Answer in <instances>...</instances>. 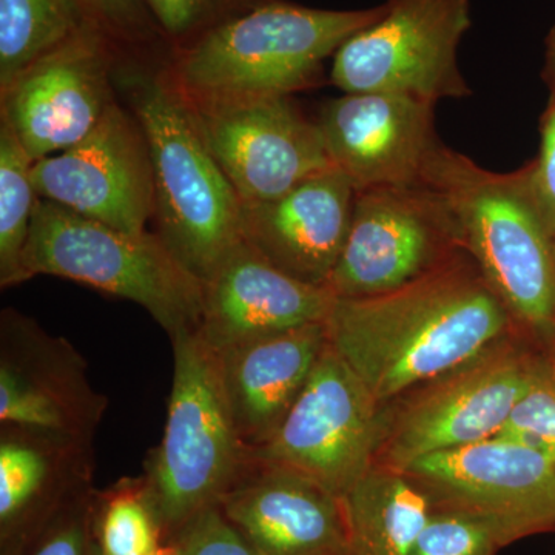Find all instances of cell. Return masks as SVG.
Returning a JSON list of instances; mask_svg holds the SVG:
<instances>
[{
  "instance_id": "cell-1",
  "label": "cell",
  "mask_w": 555,
  "mask_h": 555,
  "mask_svg": "<svg viewBox=\"0 0 555 555\" xmlns=\"http://www.w3.org/2000/svg\"><path fill=\"white\" fill-rule=\"evenodd\" d=\"M511 313L480 270L448 259L377 297L335 298L327 343L383 403L483 356Z\"/></svg>"
},
{
  "instance_id": "cell-2",
  "label": "cell",
  "mask_w": 555,
  "mask_h": 555,
  "mask_svg": "<svg viewBox=\"0 0 555 555\" xmlns=\"http://www.w3.org/2000/svg\"><path fill=\"white\" fill-rule=\"evenodd\" d=\"M158 53L120 50L116 91L147 139L156 235L204 284L243 240L241 203Z\"/></svg>"
},
{
  "instance_id": "cell-3",
  "label": "cell",
  "mask_w": 555,
  "mask_h": 555,
  "mask_svg": "<svg viewBox=\"0 0 555 555\" xmlns=\"http://www.w3.org/2000/svg\"><path fill=\"white\" fill-rule=\"evenodd\" d=\"M420 182L443 208L455 246L469 251L511 317L553 326L554 238L529 192L528 170L495 173L440 142Z\"/></svg>"
},
{
  "instance_id": "cell-4",
  "label": "cell",
  "mask_w": 555,
  "mask_h": 555,
  "mask_svg": "<svg viewBox=\"0 0 555 555\" xmlns=\"http://www.w3.org/2000/svg\"><path fill=\"white\" fill-rule=\"evenodd\" d=\"M383 11L385 3L324 10L273 0L170 53V73L190 101L292 96L315 86L324 62Z\"/></svg>"
},
{
  "instance_id": "cell-5",
  "label": "cell",
  "mask_w": 555,
  "mask_h": 555,
  "mask_svg": "<svg viewBox=\"0 0 555 555\" xmlns=\"http://www.w3.org/2000/svg\"><path fill=\"white\" fill-rule=\"evenodd\" d=\"M25 281L65 278L147 310L170 338L198 331L204 284L153 233H129L39 198L25 247Z\"/></svg>"
},
{
  "instance_id": "cell-6",
  "label": "cell",
  "mask_w": 555,
  "mask_h": 555,
  "mask_svg": "<svg viewBox=\"0 0 555 555\" xmlns=\"http://www.w3.org/2000/svg\"><path fill=\"white\" fill-rule=\"evenodd\" d=\"M173 345V385L163 440L150 459L147 480L160 521L181 531L219 506L250 466L222 386L218 356L198 331Z\"/></svg>"
},
{
  "instance_id": "cell-7",
  "label": "cell",
  "mask_w": 555,
  "mask_h": 555,
  "mask_svg": "<svg viewBox=\"0 0 555 555\" xmlns=\"http://www.w3.org/2000/svg\"><path fill=\"white\" fill-rule=\"evenodd\" d=\"M470 25V0H386L382 16L332 57V83L345 93L434 104L466 100L473 90L459 67V47Z\"/></svg>"
},
{
  "instance_id": "cell-8",
  "label": "cell",
  "mask_w": 555,
  "mask_h": 555,
  "mask_svg": "<svg viewBox=\"0 0 555 555\" xmlns=\"http://www.w3.org/2000/svg\"><path fill=\"white\" fill-rule=\"evenodd\" d=\"M378 404L327 343L275 433L250 449V462L295 470L341 500L375 466L386 430Z\"/></svg>"
},
{
  "instance_id": "cell-9",
  "label": "cell",
  "mask_w": 555,
  "mask_h": 555,
  "mask_svg": "<svg viewBox=\"0 0 555 555\" xmlns=\"http://www.w3.org/2000/svg\"><path fill=\"white\" fill-rule=\"evenodd\" d=\"M436 507L494 526L503 543L555 529V462L516 441L492 437L400 467Z\"/></svg>"
},
{
  "instance_id": "cell-10",
  "label": "cell",
  "mask_w": 555,
  "mask_h": 555,
  "mask_svg": "<svg viewBox=\"0 0 555 555\" xmlns=\"http://www.w3.org/2000/svg\"><path fill=\"white\" fill-rule=\"evenodd\" d=\"M120 47L89 24L0 90V120L33 160L87 137L118 102L115 69Z\"/></svg>"
},
{
  "instance_id": "cell-11",
  "label": "cell",
  "mask_w": 555,
  "mask_h": 555,
  "mask_svg": "<svg viewBox=\"0 0 555 555\" xmlns=\"http://www.w3.org/2000/svg\"><path fill=\"white\" fill-rule=\"evenodd\" d=\"M188 101L241 204L280 198L305 179L334 169L317 120L306 118L292 96Z\"/></svg>"
},
{
  "instance_id": "cell-12",
  "label": "cell",
  "mask_w": 555,
  "mask_h": 555,
  "mask_svg": "<svg viewBox=\"0 0 555 555\" xmlns=\"http://www.w3.org/2000/svg\"><path fill=\"white\" fill-rule=\"evenodd\" d=\"M443 208L422 182L357 190L349 233L326 287L334 298L397 291L448 261Z\"/></svg>"
},
{
  "instance_id": "cell-13",
  "label": "cell",
  "mask_w": 555,
  "mask_h": 555,
  "mask_svg": "<svg viewBox=\"0 0 555 555\" xmlns=\"http://www.w3.org/2000/svg\"><path fill=\"white\" fill-rule=\"evenodd\" d=\"M540 363L516 350L489 349L434 379L398 412L383 437L387 467L495 437L531 389Z\"/></svg>"
},
{
  "instance_id": "cell-14",
  "label": "cell",
  "mask_w": 555,
  "mask_h": 555,
  "mask_svg": "<svg viewBox=\"0 0 555 555\" xmlns=\"http://www.w3.org/2000/svg\"><path fill=\"white\" fill-rule=\"evenodd\" d=\"M39 198L129 233L147 232L155 185L147 139L126 105L115 102L75 145L35 160Z\"/></svg>"
},
{
  "instance_id": "cell-15",
  "label": "cell",
  "mask_w": 555,
  "mask_h": 555,
  "mask_svg": "<svg viewBox=\"0 0 555 555\" xmlns=\"http://www.w3.org/2000/svg\"><path fill=\"white\" fill-rule=\"evenodd\" d=\"M0 326L2 427L91 444L107 401L90 386L78 353L16 310H3Z\"/></svg>"
},
{
  "instance_id": "cell-16",
  "label": "cell",
  "mask_w": 555,
  "mask_h": 555,
  "mask_svg": "<svg viewBox=\"0 0 555 555\" xmlns=\"http://www.w3.org/2000/svg\"><path fill=\"white\" fill-rule=\"evenodd\" d=\"M437 104L393 93H345L323 105L317 126L328 159L356 190L418 184L440 144Z\"/></svg>"
},
{
  "instance_id": "cell-17",
  "label": "cell",
  "mask_w": 555,
  "mask_h": 555,
  "mask_svg": "<svg viewBox=\"0 0 555 555\" xmlns=\"http://www.w3.org/2000/svg\"><path fill=\"white\" fill-rule=\"evenodd\" d=\"M356 193L341 171H321L280 198L241 204V238L287 275L326 287L345 247Z\"/></svg>"
},
{
  "instance_id": "cell-18",
  "label": "cell",
  "mask_w": 555,
  "mask_h": 555,
  "mask_svg": "<svg viewBox=\"0 0 555 555\" xmlns=\"http://www.w3.org/2000/svg\"><path fill=\"white\" fill-rule=\"evenodd\" d=\"M324 286L287 275L241 240L204 283L199 335L211 349L324 323L334 305Z\"/></svg>"
},
{
  "instance_id": "cell-19",
  "label": "cell",
  "mask_w": 555,
  "mask_h": 555,
  "mask_svg": "<svg viewBox=\"0 0 555 555\" xmlns=\"http://www.w3.org/2000/svg\"><path fill=\"white\" fill-rule=\"evenodd\" d=\"M219 507L261 555H350L341 500L295 470L251 462Z\"/></svg>"
},
{
  "instance_id": "cell-20",
  "label": "cell",
  "mask_w": 555,
  "mask_h": 555,
  "mask_svg": "<svg viewBox=\"0 0 555 555\" xmlns=\"http://www.w3.org/2000/svg\"><path fill=\"white\" fill-rule=\"evenodd\" d=\"M326 346L324 321L215 350L229 406L248 449L272 437Z\"/></svg>"
},
{
  "instance_id": "cell-21",
  "label": "cell",
  "mask_w": 555,
  "mask_h": 555,
  "mask_svg": "<svg viewBox=\"0 0 555 555\" xmlns=\"http://www.w3.org/2000/svg\"><path fill=\"white\" fill-rule=\"evenodd\" d=\"M90 444L2 427L0 436V526L20 528L38 507L89 481Z\"/></svg>"
},
{
  "instance_id": "cell-22",
  "label": "cell",
  "mask_w": 555,
  "mask_h": 555,
  "mask_svg": "<svg viewBox=\"0 0 555 555\" xmlns=\"http://www.w3.org/2000/svg\"><path fill=\"white\" fill-rule=\"evenodd\" d=\"M350 555H411L430 514V496L392 467H372L341 499Z\"/></svg>"
},
{
  "instance_id": "cell-23",
  "label": "cell",
  "mask_w": 555,
  "mask_h": 555,
  "mask_svg": "<svg viewBox=\"0 0 555 555\" xmlns=\"http://www.w3.org/2000/svg\"><path fill=\"white\" fill-rule=\"evenodd\" d=\"M89 24L79 0H0V90Z\"/></svg>"
},
{
  "instance_id": "cell-24",
  "label": "cell",
  "mask_w": 555,
  "mask_h": 555,
  "mask_svg": "<svg viewBox=\"0 0 555 555\" xmlns=\"http://www.w3.org/2000/svg\"><path fill=\"white\" fill-rule=\"evenodd\" d=\"M35 160L9 124L0 120V286L25 283L24 258L39 195L33 184Z\"/></svg>"
},
{
  "instance_id": "cell-25",
  "label": "cell",
  "mask_w": 555,
  "mask_h": 555,
  "mask_svg": "<svg viewBox=\"0 0 555 555\" xmlns=\"http://www.w3.org/2000/svg\"><path fill=\"white\" fill-rule=\"evenodd\" d=\"M160 517L147 480L120 486L105 503L100 526L102 555H150L159 543Z\"/></svg>"
},
{
  "instance_id": "cell-26",
  "label": "cell",
  "mask_w": 555,
  "mask_h": 555,
  "mask_svg": "<svg viewBox=\"0 0 555 555\" xmlns=\"http://www.w3.org/2000/svg\"><path fill=\"white\" fill-rule=\"evenodd\" d=\"M170 53L273 0H144Z\"/></svg>"
},
{
  "instance_id": "cell-27",
  "label": "cell",
  "mask_w": 555,
  "mask_h": 555,
  "mask_svg": "<svg viewBox=\"0 0 555 555\" xmlns=\"http://www.w3.org/2000/svg\"><path fill=\"white\" fill-rule=\"evenodd\" d=\"M505 546L494 526L463 511L436 507L411 555H495Z\"/></svg>"
},
{
  "instance_id": "cell-28",
  "label": "cell",
  "mask_w": 555,
  "mask_h": 555,
  "mask_svg": "<svg viewBox=\"0 0 555 555\" xmlns=\"http://www.w3.org/2000/svg\"><path fill=\"white\" fill-rule=\"evenodd\" d=\"M495 437L516 441L555 462V363H540L531 389Z\"/></svg>"
},
{
  "instance_id": "cell-29",
  "label": "cell",
  "mask_w": 555,
  "mask_h": 555,
  "mask_svg": "<svg viewBox=\"0 0 555 555\" xmlns=\"http://www.w3.org/2000/svg\"><path fill=\"white\" fill-rule=\"evenodd\" d=\"M91 22L122 50H169L144 0H79Z\"/></svg>"
},
{
  "instance_id": "cell-30",
  "label": "cell",
  "mask_w": 555,
  "mask_h": 555,
  "mask_svg": "<svg viewBox=\"0 0 555 555\" xmlns=\"http://www.w3.org/2000/svg\"><path fill=\"white\" fill-rule=\"evenodd\" d=\"M175 547V555H261L219 506L192 518Z\"/></svg>"
},
{
  "instance_id": "cell-31",
  "label": "cell",
  "mask_w": 555,
  "mask_h": 555,
  "mask_svg": "<svg viewBox=\"0 0 555 555\" xmlns=\"http://www.w3.org/2000/svg\"><path fill=\"white\" fill-rule=\"evenodd\" d=\"M528 185L540 217L550 235L555 236V93L542 119V144L539 158L526 167Z\"/></svg>"
},
{
  "instance_id": "cell-32",
  "label": "cell",
  "mask_w": 555,
  "mask_h": 555,
  "mask_svg": "<svg viewBox=\"0 0 555 555\" xmlns=\"http://www.w3.org/2000/svg\"><path fill=\"white\" fill-rule=\"evenodd\" d=\"M87 518L79 507L65 514L40 537L30 555H102L91 542Z\"/></svg>"
},
{
  "instance_id": "cell-33",
  "label": "cell",
  "mask_w": 555,
  "mask_h": 555,
  "mask_svg": "<svg viewBox=\"0 0 555 555\" xmlns=\"http://www.w3.org/2000/svg\"><path fill=\"white\" fill-rule=\"evenodd\" d=\"M546 78L550 80L551 90L555 93V27L546 38Z\"/></svg>"
},
{
  "instance_id": "cell-34",
  "label": "cell",
  "mask_w": 555,
  "mask_h": 555,
  "mask_svg": "<svg viewBox=\"0 0 555 555\" xmlns=\"http://www.w3.org/2000/svg\"><path fill=\"white\" fill-rule=\"evenodd\" d=\"M175 553H177V547L175 546H160L155 553L150 555H175Z\"/></svg>"
},
{
  "instance_id": "cell-35",
  "label": "cell",
  "mask_w": 555,
  "mask_h": 555,
  "mask_svg": "<svg viewBox=\"0 0 555 555\" xmlns=\"http://www.w3.org/2000/svg\"><path fill=\"white\" fill-rule=\"evenodd\" d=\"M554 269H555V236H554Z\"/></svg>"
}]
</instances>
